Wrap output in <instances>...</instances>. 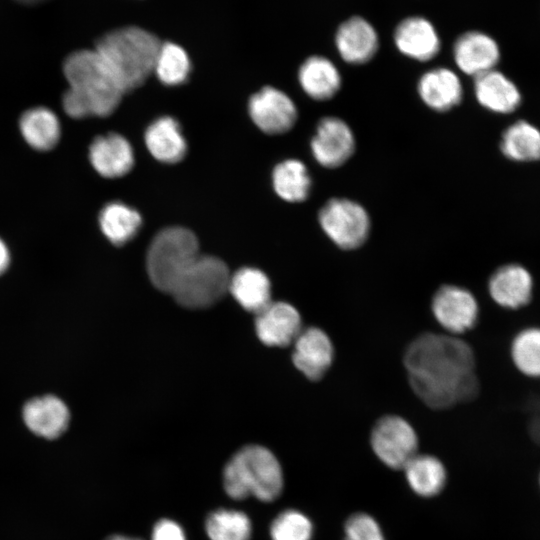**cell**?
<instances>
[{
	"label": "cell",
	"mask_w": 540,
	"mask_h": 540,
	"mask_svg": "<svg viewBox=\"0 0 540 540\" xmlns=\"http://www.w3.org/2000/svg\"><path fill=\"white\" fill-rule=\"evenodd\" d=\"M412 390L427 406L446 409L478 395L471 346L453 335L424 333L404 354Z\"/></svg>",
	"instance_id": "6da1fadb"
},
{
	"label": "cell",
	"mask_w": 540,
	"mask_h": 540,
	"mask_svg": "<svg viewBox=\"0 0 540 540\" xmlns=\"http://www.w3.org/2000/svg\"><path fill=\"white\" fill-rule=\"evenodd\" d=\"M63 72L69 88L62 104L72 118L109 116L125 93L95 49L71 53L64 61Z\"/></svg>",
	"instance_id": "7a4b0ae2"
},
{
	"label": "cell",
	"mask_w": 540,
	"mask_h": 540,
	"mask_svg": "<svg viewBox=\"0 0 540 540\" xmlns=\"http://www.w3.org/2000/svg\"><path fill=\"white\" fill-rule=\"evenodd\" d=\"M159 39L139 27H124L101 37L95 50L110 68L124 92L141 86L154 71Z\"/></svg>",
	"instance_id": "3957f363"
},
{
	"label": "cell",
	"mask_w": 540,
	"mask_h": 540,
	"mask_svg": "<svg viewBox=\"0 0 540 540\" xmlns=\"http://www.w3.org/2000/svg\"><path fill=\"white\" fill-rule=\"evenodd\" d=\"M223 485L233 499L253 496L271 502L279 497L283 489L282 468L270 450L260 445H248L226 464Z\"/></svg>",
	"instance_id": "277c9868"
},
{
	"label": "cell",
	"mask_w": 540,
	"mask_h": 540,
	"mask_svg": "<svg viewBox=\"0 0 540 540\" xmlns=\"http://www.w3.org/2000/svg\"><path fill=\"white\" fill-rule=\"evenodd\" d=\"M196 236L183 227L161 230L152 240L147 253L146 266L152 284L169 293L199 256Z\"/></svg>",
	"instance_id": "5b68a950"
},
{
	"label": "cell",
	"mask_w": 540,
	"mask_h": 540,
	"mask_svg": "<svg viewBox=\"0 0 540 540\" xmlns=\"http://www.w3.org/2000/svg\"><path fill=\"white\" fill-rule=\"evenodd\" d=\"M230 277L228 267L221 259L199 255L170 294L184 307L205 308L228 292Z\"/></svg>",
	"instance_id": "8992f818"
},
{
	"label": "cell",
	"mask_w": 540,
	"mask_h": 540,
	"mask_svg": "<svg viewBox=\"0 0 540 540\" xmlns=\"http://www.w3.org/2000/svg\"><path fill=\"white\" fill-rule=\"evenodd\" d=\"M319 223L331 241L345 250L360 247L370 230V218L365 208L347 198L327 201L320 209Z\"/></svg>",
	"instance_id": "52a82bcc"
},
{
	"label": "cell",
	"mask_w": 540,
	"mask_h": 540,
	"mask_svg": "<svg viewBox=\"0 0 540 540\" xmlns=\"http://www.w3.org/2000/svg\"><path fill=\"white\" fill-rule=\"evenodd\" d=\"M370 442L379 460L392 469H403L417 454V434L400 416L380 418L371 431Z\"/></svg>",
	"instance_id": "ba28073f"
},
{
	"label": "cell",
	"mask_w": 540,
	"mask_h": 540,
	"mask_svg": "<svg viewBox=\"0 0 540 540\" xmlns=\"http://www.w3.org/2000/svg\"><path fill=\"white\" fill-rule=\"evenodd\" d=\"M431 308L438 323L451 334L472 329L479 315L473 294L456 285L440 287L433 296Z\"/></svg>",
	"instance_id": "9c48e42d"
},
{
	"label": "cell",
	"mask_w": 540,
	"mask_h": 540,
	"mask_svg": "<svg viewBox=\"0 0 540 540\" xmlns=\"http://www.w3.org/2000/svg\"><path fill=\"white\" fill-rule=\"evenodd\" d=\"M355 138L349 125L341 118H322L311 140L315 160L323 167L337 168L353 154Z\"/></svg>",
	"instance_id": "30bf717a"
},
{
	"label": "cell",
	"mask_w": 540,
	"mask_h": 540,
	"mask_svg": "<svg viewBox=\"0 0 540 540\" xmlns=\"http://www.w3.org/2000/svg\"><path fill=\"white\" fill-rule=\"evenodd\" d=\"M249 114L256 126L267 134H282L296 122L297 108L282 91L265 87L249 100Z\"/></svg>",
	"instance_id": "8fae6325"
},
{
	"label": "cell",
	"mask_w": 540,
	"mask_h": 540,
	"mask_svg": "<svg viewBox=\"0 0 540 540\" xmlns=\"http://www.w3.org/2000/svg\"><path fill=\"white\" fill-rule=\"evenodd\" d=\"M292 361L309 380L321 379L331 366L334 347L329 336L320 328L309 327L294 340Z\"/></svg>",
	"instance_id": "7c38bea8"
},
{
	"label": "cell",
	"mask_w": 540,
	"mask_h": 540,
	"mask_svg": "<svg viewBox=\"0 0 540 540\" xmlns=\"http://www.w3.org/2000/svg\"><path fill=\"white\" fill-rule=\"evenodd\" d=\"M453 58L463 73L476 77L494 69L500 59V49L490 35L467 31L454 42Z\"/></svg>",
	"instance_id": "4fadbf2b"
},
{
	"label": "cell",
	"mask_w": 540,
	"mask_h": 540,
	"mask_svg": "<svg viewBox=\"0 0 540 540\" xmlns=\"http://www.w3.org/2000/svg\"><path fill=\"white\" fill-rule=\"evenodd\" d=\"M255 328L258 338L268 346L285 347L301 332V317L287 302H270L257 313Z\"/></svg>",
	"instance_id": "5bb4252c"
},
{
	"label": "cell",
	"mask_w": 540,
	"mask_h": 540,
	"mask_svg": "<svg viewBox=\"0 0 540 540\" xmlns=\"http://www.w3.org/2000/svg\"><path fill=\"white\" fill-rule=\"evenodd\" d=\"M393 40L400 53L421 62L433 59L441 48L436 28L422 16H410L400 21L394 30Z\"/></svg>",
	"instance_id": "9a60e30c"
},
{
	"label": "cell",
	"mask_w": 540,
	"mask_h": 540,
	"mask_svg": "<svg viewBox=\"0 0 540 540\" xmlns=\"http://www.w3.org/2000/svg\"><path fill=\"white\" fill-rule=\"evenodd\" d=\"M335 45L341 58L350 64L370 61L379 46V37L374 26L360 16L342 22L335 34Z\"/></svg>",
	"instance_id": "2e32d148"
},
{
	"label": "cell",
	"mask_w": 540,
	"mask_h": 540,
	"mask_svg": "<svg viewBox=\"0 0 540 540\" xmlns=\"http://www.w3.org/2000/svg\"><path fill=\"white\" fill-rule=\"evenodd\" d=\"M488 290L499 306L519 309L531 301L533 279L530 272L520 264H506L491 275Z\"/></svg>",
	"instance_id": "e0dca14e"
},
{
	"label": "cell",
	"mask_w": 540,
	"mask_h": 540,
	"mask_svg": "<svg viewBox=\"0 0 540 540\" xmlns=\"http://www.w3.org/2000/svg\"><path fill=\"white\" fill-rule=\"evenodd\" d=\"M89 160L101 176L117 178L127 174L134 165L130 143L117 133L94 139L89 147Z\"/></svg>",
	"instance_id": "ac0fdd59"
},
{
	"label": "cell",
	"mask_w": 540,
	"mask_h": 540,
	"mask_svg": "<svg viewBox=\"0 0 540 540\" xmlns=\"http://www.w3.org/2000/svg\"><path fill=\"white\" fill-rule=\"evenodd\" d=\"M26 426L36 435L54 439L67 428L70 414L65 403L56 396L46 395L28 401L23 408Z\"/></svg>",
	"instance_id": "d6986e66"
},
{
	"label": "cell",
	"mask_w": 540,
	"mask_h": 540,
	"mask_svg": "<svg viewBox=\"0 0 540 540\" xmlns=\"http://www.w3.org/2000/svg\"><path fill=\"white\" fill-rule=\"evenodd\" d=\"M421 100L431 109L444 112L462 100L463 89L457 74L446 67L426 71L417 85Z\"/></svg>",
	"instance_id": "ffe728a7"
},
{
	"label": "cell",
	"mask_w": 540,
	"mask_h": 540,
	"mask_svg": "<svg viewBox=\"0 0 540 540\" xmlns=\"http://www.w3.org/2000/svg\"><path fill=\"white\" fill-rule=\"evenodd\" d=\"M474 92L480 105L496 113H510L521 102L516 85L495 69L475 77Z\"/></svg>",
	"instance_id": "44dd1931"
},
{
	"label": "cell",
	"mask_w": 540,
	"mask_h": 540,
	"mask_svg": "<svg viewBox=\"0 0 540 540\" xmlns=\"http://www.w3.org/2000/svg\"><path fill=\"white\" fill-rule=\"evenodd\" d=\"M298 80L304 92L317 101L331 99L341 86V75L335 64L320 55L311 56L302 63Z\"/></svg>",
	"instance_id": "7402d4cb"
},
{
	"label": "cell",
	"mask_w": 540,
	"mask_h": 540,
	"mask_svg": "<svg viewBox=\"0 0 540 540\" xmlns=\"http://www.w3.org/2000/svg\"><path fill=\"white\" fill-rule=\"evenodd\" d=\"M145 143L152 156L164 163H177L186 154V141L180 126L169 116L150 124L145 132Z\"/></svg>",
	"instance_id": "603a6c76"
},
{
	"label": "cell",
	"mask_w": 540,
	"mask_h": 540,
	"mask_svg": "<svg viewBox=\"0 0 540 540\" xmlns=\"http://www.w3.org/2000/svg\"><path fill=\"white\" fill-rule=\"evenodd\" d=\"M228 292L246 310L260 312L271 300V283L264 272L245 267L230 277Z\"/></svg>",
	"instance_id": "cb8c5ba5"
},
{
	"label": "cell",
	"mask_w": 540,
	"mask_h": 540,
	"mask_svg": "<svg viewBox=\"0 0 540 540\" xmlns=\"http://www.w3.org/2000/svg\"><path fill=\"white\" fill-rule=\"evenodd\" d=\"M24 140L34 149H52L60 139L61 127L57 115L46 107L25 111L19 121Z\"/></svg>",
	"instance_id": "d4e9b609"
},
{
	"label": "cell",
	"mask_w": 540,
	"mask_h": 540,
	"mask_svg": "<svg viewBox=\"0 0 540 540\" xmlns=\"http://www.w3.org/2000/svg\"><path fill=\"white\" fill-rule=\"evenodd\" d=\"M411 489L422 497L439 494L446 484V470L432 455L416 454L403 468Z\"/></svg>",
	"instance_id": "484cf974"
},
{
	"label": "cell",
	"mask_w": 540,
	"mask_h": 540,
	"mask_svg": "<svg viewBox=\"0 0 540 540\" xmlns=\"http://www.w3.org/2000/svg\"><path fill=\"white\" fill-rule=\"evenodd\" d=\"M140 214L120 202H111L99 214V225L106 238L115 245L131 240L141 226Z\"/></svg>",
	"instance_id": "4316f807"
},
{
	"label": "cell",
	"mask_w": 540,
	"mask_h": 540,
	"mask_svg": "<svg viewBox=\"0 0 540 540\" xmlns=\"http://www.w3.org/2000/svg\"><path fill=\"white\" fill-rule=\"evenodd\" d=\"M273 187L277 195L288 202L304 201L310 192L311 178L306 166L299 160L279 163L273 171Z\"/></svg>",
	"instance_id": "83f0119b"
},
{
	"label": "cell",
	"mask_w": 540,
	"mask_h": 540,
	"mask_svg": "<svg viewBox=\"0 0 540 540\" xmlns=\"http://www.w3.org/2000/svg\"><path fill=\"white\" fill-rule=\"evenodd\" d=\"M500 148L506 157L514 161L538 160L540 131L526 121H517L504 131Z\"/></svg>",
	"instance_id": "f1b7e54d"
},
{
	"label": "cell",
	"mask_w": 540,
	"mask_h": 540,
	"mask_svg": "<svg viewBox=\"0 0 540 540\" xmlns=\"http://www.w3.org/2000/svg\"><path fill=\"white\" fill-rule=\"evenodd\" d=\"M205 530L210 540H250L252 526L245 513L218 509L207 516Z\"/></svg>",
	"instance_id": "f546056e"
},
{
	"label": "cell",
	"mask_w": 540,
	"mask_h": 540,
	"mask_svg": "<svg viewBox=\"0 0 540 540\" xmlns=\"http://www.w3.org/2000/svg\"><path fill=\"white\" fill-rule=\"evenodd\" d=\"M190 69V59L182 47L171 42L161 44L154 72L162 83L179 85L187 79Z\"/></svg>",
	"instance_id": "4dcf8cb0"
},
{
	"label": "cell",
	"mask_w": 540,
	"mask_h": 540,
	"mask_svg": "<svg viewBox=\"0 0 540 540\" xmlns=\"http://www.w3.org/2000/svg\"><path fill=\"white\" fill-rule=\"evenodd\" d=\"M511 357L516 368L526 376L540 377V328L520 331L511 344Z\"/></svg>",
	"instance_id": "1f68e13d"
},
{
	"label": "cell",
	"mask_w": 540,
	"mask_h": 540,
	"mask_svg": "<svg viewBox=\"0 0 540 540\" xmlns=\"http://www.w3.org/2000/svg\"><path fill=\"white\" fill-rule=\"evenodd\" d=\"M270 535L272 540H311L313 524L302 512L285 510L273 520Z\"/></svg>",
	"instance_id": "d6a6232c"
},
{
	"label": "cell",
	"mask_w": 540,
	"mask_h": 540,
	"mask_svg": "<svg viewBox=\"0 0 540 540\" xmlns=\"http://www.w3.org/2000/svg\"><path fill=\"white\" fill-rule=\"evenodd\" d=\"M344 540H385L378 522L369 514L355 513L344 525Z\"/></svg>",
	"instance_id": "836d02e7"
},
{
	"label": "cell",
	"mask_w": 540,
	"mask_h": 540,
	"mask_svg": "<svg viewBox=\"0 0 540 540\" xmlns=\"http://www.w3.org/2000/svg\"><path fill=\"white\" fill-rule=\"evenodd\" d=\"M152 540H187L182 527L170 519H161L153 527Z\"/></svg>",
	"instance_id": "e575fe53"
},
{
	"label": "cell",
	"mask_w": 540,
	"mask_h": 540,
	"mask_svg": "<svg viewBox=\"0 0 540 540\" xmlns=\"http://www.w3.org/2000/svg\"><path fill=\"white\" fill-rule=\"evenodd\" d=\"M529 427L531 436L540 444V405L536 408Z\"/></svg>",
	"instance_id": "d590c367"
},
{
	"label": "cell",
	"mask_w": 540,
	"mask_h": 540,
	"mask_svg": "<svg viewBox=\"0 0 540 540\" xmlns=\"http://www.w3.org/2000/svg\"><path fill=\"white\" fill-rule=\"evenodd\" d=\"M10 255L9 250L3 240L0 238V274H2L9 265Z\"/></svg>",
	"instance_id": "8d00e7d4"
},
{
	"label": "cell",
	"mask_w": 540,
	"mask_h": 540,
	"mask_svg": "<svg viewBox=\"0 0 540 540\" xmlns=\"http://www.w3.org/2000/svg\"><path fill=\"white\" fill-rule=\"evenodd\" d=\"M106 540H141V539L132 538V537L123 536V535H113L107 538Z\"/></svg>",
	"instance_id": "74e56055"
},
{
	"label": "cell",
	"mask_w": 540,
	"mask_h": 540,
	"mask_svg": "<svg viewBox=\"0 0 540 540\" xmlns=\"http://www.w3.org/2000/svg\"><path fill=\"white\" fill-rule=\"evenodd\" d=\"M15 1L21 4H25V5H35V4H40L47 0H15Z\"/></svg>",
	"instance_id": "f35d334b"
},
{
	"label": "cell",
	"mask_w": 540,
	"mask_h": 540,
	"mask_svg": "<svg viewBox=\"0 0 540 540\" xmlns=\"http://www.w3.org/2000/svg\"><path fill=\"white\" fill-rule=\"evenodd\" d=\"M539 483H540V477H539Z\"/></svg>",
	"instance_id": "ab89813d"
}]
</instances>
